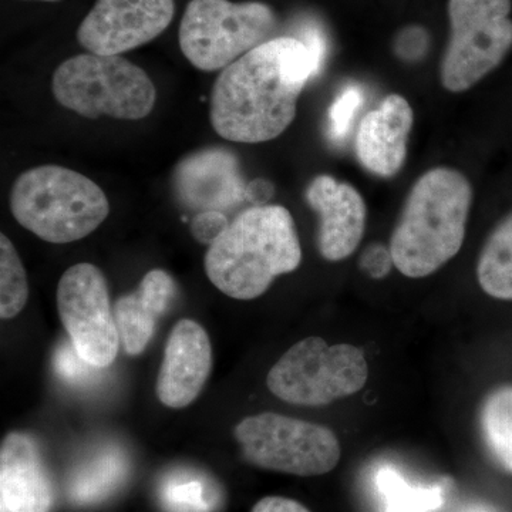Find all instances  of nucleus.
Masks as SVG:
<instances>
[{
    "mask_svg": "<svg viewBox=\"0 0 512 512\" xmlns=\"http://www.w3.org/2000/svg\"><path fill=\"white\" fill-rule=\"evenodd\" d=\"M212 370V348L200 323L181 319L171 330L158 373L156 392L170 409L190 406L204 389Z\"/></svg>",
    "mask_w": 512,
    "mask_h": 512,
    "instance_id": "ddd939ff",
    "label": "nucleus"
},
{
    "mask_svg": "<svg viewBox=\"0 0 512 512\" xmlns=\"http://www.w3.org/2000/svg\"><path fill=\"white\" fill-rule=\"evenodd\" d=\"M275 28V12L266 3L191 0L178 39L192 66L215 72L268 42Z\"/></svg>",
    "mask_w": 512,
    "mask_h": 512,
    "instance_id": "423d86ee",
    "label": "nucleus"
},
{
    "mask_svg": "<svg viewBox=\"0 0 512 512\" xmlns=\"http://www.w3.org/2000/svg\"><path fill=\"white\" fill-rule=\"evenodd\" d=\"M477 278L491 298L512 301V214L485 241L478 258Z\"/></svg>",
    "mask_w": 512,
    "mask_h": 512,
    "instance_id": "a211bd4d",
    "label": "nucleus"
},
{
    "mask_svg": "<svg viewBox=\"0 0 512 512\" xmlns=\"http://www.w3.org/2000/svg\"><path fill=\"white\" fill-rule=\"evenodd\" d=\"M301 262V242L291 212L281 205H262L242 211L210 245L205 272L229 298L252 301Z\"/></svg>",
    "mask_w": 512,
    "mask_h": 512,
    "instance_id": "7ed1b4c3",
    "label": "nucleus"
},
{
    "mask_svg": "<svg viewBox=\"0 0 512 512\" xmlns=\"http://www.w3.org/2000/svg\"><path fill=\"white\" fill-rule=\"evenodd\" d=\"M161 495L165 507L173 512H211L217 503L207 480L187 474H175L168 478Z\"/></svg>",
    "mask_w": 512,
    "mask_h": 512,
    "instance_id": "5701e85b",
    "label": "nucleus"
},
{
    "mask_svg": "<svg viewBox=\"0 0 512 512\" xmlns=\"http://www.w3.org/2000/svg\"><path fill=\"white\" fill-rule=\"evenodd\" d=\"M322 66L298 37L269 39L218 76L211 93L212 127L234 143L274 140L295 120L299 96Z\"/></svg>",
    "mask_w": 512,
    "mask_h": 512,
    "instance_id": "f257e3e1",
    "label": "nucleus"
},
{
    "mask_svg": "<svg viewBox=\"0 0 512 512\" xmlns=\"http://www.w3.org/2000/svg\"><path fill=\"white\" fill-rule=\"evenodd\" d=\"M309 207L319 215L318 248L329 262L355 254L365 235L367 208L360 192L330 175L313 178L306 190Z\"/></svg>",
    "mask_w": 512,
    "mask_h": 512,
    "instance_id": "f8f14e48",
    "label": "nucleus"
},
{
    "mask_svg": "<svg viewBox=\"0 0 512 512\" xmlns=\"http://www.w3.org/2000/svg\"><path fill=\"white\" fill-rule=\"evenodd\" d=\"M365 352L348 343L328 345L322 338L295 343L266 377L269 392L296 406H325L365 387Z\"/></svg>",
    "mask_w": 512,
    "mask_h": 512,
    "instance_id": "0eeeda50",
    "label": "nucleus"
},
{
    "mask_svg": "<svg viewBox=\"0 0 512 512\" xmlns=\"http://www.w3.org/2000/svg\"><path fill=\"white\" fill-rule=\"evenodd\" d=\"M2 512H49L52 483L32 437L10 433L0 448Z\"/></svg>",
    "mask_w": 512,
    "mask_h": 512,
    "instance_id": "dca6fc26",
    "label": "nucleus"
},
{
    "mask_svg": "<svg viewBox=\"0 0 512 512\" xmlns=\"http://www.w3.org/2000/svg\"><path fill=\"white\" fill-rule=\"evenodd\" d=\"M174 185L180 200L194 210H231L247 201L237 157L224 148L185 157L175 168Z\"/></svg>",
    "mask_w": 512,
    "mask_h": 512,
    "instance_id": "4468645a",
    "label": "nucleus"
},
{
    "mask_svg": "<svg viewBox=\"0 0 512 512\" xmlns=\"http://www.w3.org/2000/svg\"><path fill=\"white\" fill-rule=\"evenodd\" d=\"M228 227L229 221L224 212L215 210L201 211L191 221L190 231L192 237L197 239L198 242L210 247L224 234L225 229Z\"/></svg>",
    "mask_w": 512,
    "mask_h": 512,
    "instance_id": "a878e982",
    "label": "nucleus"
},
{
    "mask_svg": "<svg viewBox=\"0 0 512 512\" xmlns=\"http://www.w3.org/2000/svg\"><path fill=\"white\" fill-rule=\"evenodd\" d=\"M251 512H311L305 505L298 503L296 500L286 497H271L262 498L254 505Z\"/></svg>",
    "mask_w": 512,
    "mask_h": 512,
    "instance_id": "cd10ccee",
    "label": "nucleus"
},
{
    "mask_svg": "<svg viewBox=\"0 0 512 512\" xmlns=\"http://www.w3.org/2000/svg\"><path fill=\"white\" fill-rule=\"evenodd\" d=\"M55 99L86 119L143 120L156 106V86L141 67L121 56L84 53L57 67Z\"/></svg>",
    "mask_w": 512,
    "mask_h": 512,
    "instance_id": "39448f33",
    "label": "nucleus"
},
{
    "mask_svg": "<svg viewBox=\"0 0 512 512\" xmlns=\"http://www.w3.org/2000/svg\"><path fill=\"white\" fill-rule=\"evenodd\" d=\"M275 188L268 180H254L247 184V201L254 204V207H262L268 204L274 197Z\"/></svg>",
    "mask_w": 512,
    "mask_h": 512,
    "instance_id": "c85d7f7f",
    "label": "nucleus"
},
{
    "mask_svg": "<svg viewBox=\"0 0 512 512\" xmlns=\"http://www.w3.org/2000/svg\"><path fill=\"white\" fill-rule=\"evenodd\" d=\"M393 264L392 254L382 247L369 248L363 256V266L369 271V274L375 278H382L389 272L390 265Z\"/></svg>",
    "mask_w": 512,
    "mask_h": 512,
    "instance_id": "bb28decb",
    "label": "nucleus"
},
{
    "mask_svg": "<svg viewBox=\"0 0 512 512\" xmlns=\"http://www.w3.org/2000/svg\"><path fill=\"white\" fill-rule=\"evenodd\" d=\"M363 103V94L357 87H349L339 94L329 110V136L340 141L348 136L350 124Z\"/></svg>",
    "mask_w": 512,
    "mask_h": 512,
    "instance_id": "b1692460",
    "label": "nucleus"
},
{
    "mask_svg": "<svg viewBox=\"0 0 512 512\" xmlns=\"http://www.w3.org/2000/svg\"><path fill=\"white\" fill-rule=\"evenodd\" d=\"M126 470L123 454L106 450L77 471L70 483V497L77 504L97 503L116 490Z\"/></svg>",
    "mask_w": 512,
    "mask_h": 512,
    "instance_id": "aec40b11",
    "label": "nucleus"
},
{
    "mask_svg": "<svg viewBox=\"0 0 512 512\" xmlns=\"http://www.w3.org/2000/svg\"><path fill=\"white\" fill-rule=\"evenodd\" d=\"M471 204L473 188L460 171L437 167L421 175L390 239L400 274L426 278L450 262L463 247Z\"/></svg>",
    "mask_w": 512,
    "mask_h": 512,
    "instance_id": "f03ea898",
    "label": "nucleus"
},
{
    "mask_svg": "<svg viewBox=\"0 0 512 512\" xmlns=\"http://www.w3.org/2000/svg\"><path fill=\"white\" fill-rule=\"evenodd\" d=\"M413 123L409 101L400 94H389L360 121L356 136L359 163L377 177H394L406 161Z\"/></svg>",
    "mask_w": 512,
    "mask_h": 512,
    "instance_id": "2eb2a0df",
    "label": "nucleus"
},
{
    "mask_svg": "<svg viewBox=\"0 0 512 512\" xmlns=\"http://www.w3.org/2000/svg\"><path fill=\"white\" fill-rule=\"evenodd\" d=\"M480 426L495 460L512 471V386L498 387L485 397Z\"/></svg>",
    "mask_w": 512,
    "mask_h": 512,
    "instance_id": "6ab92c4d",
    "label": "nucleus"
},
{
    "mask_svg": "<svg viewBox=\"0 0 512 512\" xmlns=\"http://www.w3.org/2000/svg\"><path fill=\"white\" fill-rule=\"evenodd\" d=\"M174 12V0H97L77 40L89 53L120 56L160 36Z\"/></svg>",
    "mask_w": 512,
    "mask_h": 512,
    "instance_id": "9b49d317",
    "label": "nucleus"
},
{
    "mask_svg": "<svg viewBox=\"0 0 512 512\" xmlns=\"http://www.w3.org/2000/svg\"><path fill=\"white\" fill-rule=\"evenodd\" d=\"M511 0H448L450 42L440 80L463 93L497 69L512 49Z\"/></svg>",
    "mask_w": 512,
    "mask_h": 512,
    "instance_id": "6e6552de",
    "label": "nucleus"
},
{
    "mask_svg": "<svg viewBox=\"0 0 512 512\" xmlns=\"http://www.w3.org/2000/svg\"><path fill=\"white\" fill-rule=\"evenodd\" d=\"M55 369L60 377H63L67 382L79 383L86 382L90 375H92V369H97V367L89 365V363L77 353L72 340H70V343L63 342L60 348L57 349L55 355Z\"/></svg>",
    "mask_w": 512,
    "mask_h": 512,
    "instance_id": "393cba45",
    "label": "nucleus"
},
{
    "mask_svg": "<svg viewBox=\"0 0 512 512\" xmlns=\"http://www.w3.org/2000/svg\"><path fill=\"white\" fill-rule=\"evenodd\" d=\"M15 220L37 238L69 244L92 234L109 217L110 204L86 175L42 165L20 174L10 192Z\"/></svg>",
    "mask_w": 512,
    "mask_h": 512,
    "instance_id": "20e7f679",
    "label": "nucleus"
},
{
    "mask_svg": "<svg viewBox=\"0 0 512 512\" xmlns=\"http://www.w3.org/2000/svg\"><path fill=\"white\" fill-rule=\"evenodd\" d=\"M175 282L163 269H153L144 276L137 291L128 293L114 305V316L124 350L140 355L156 332L158 319L173 302Z\"/></svg>",
    "mask_w": 512,
    "mask_h": 512,
    "instance_id": "f3484780",
    "label": "nucleus"
},
{
    "mask_svg": "<svg viewBox=\"0 0 512 512\" xmlns=\"http://www.w3.org/2000/svg\"><path fill=\"white\" fill-rule=\"evenodd\" d=\"M234 437L252 466L292 476H323L342 456L338 437L328 427L282 414L245 417Z\"/></svg>",
    "mask_w": 512,
    "mask_h": 512,
    "instance_id": "1a4fd4ad",
    "label": "nucleus"
},
{
    "mask_svg": "<svg viewBox=\"0 0 512 512\" xmlns=\"http://www.w3.org/2000/svg\"><path fill=\"white\" fill-rule=\"evenodd\" d=\"M57 309L74 349L89 365H113L120 333L106 276L89 262L73 265L57 286Z\"/></svg>",
    "mask_w": 512,
    "mask_h": 512,
    "instance_id": "9d476101",
    "label": "nucleus"
},
{
    "mask_svg": "<svg viewBox=\"0 0 512 512\" xmlns=\"http://www.w3.org/2000/svg\"><path fill=\"white\" fill-rule=\"evenodd\" d=\"M39 2H59V0H39Z\"/></svg>",
    "mask_w": 512,
    "mask_h": 512,
    "instance_id": "c756f323",
    "label": "nucleus"
},
{
    "mask_svg": "<svg viewBox=\"0 0 512 512\" xmlns=\"http://www.w3.org/2000/svg\"><path fill=\"white\" fill-rule=\"evenodd\" d=\"M376 485L386 512H433L443 505V490L439 485L416 487L394 468H382L377 473Z\"/></svg>",
    "mask_w": 512,
    "mask_h": 512,
    "instance_id": "412c9836",
    "label": "nucleus"
},
{
    "mask_svg": "<svg viewBox=\"0 0 512 512\" xmlns=\"http://www.w3.org/2000/svg\"><path fill=\"white\" fill-rule=\"evenodd\" d=\"M29 298L28 275L18 251L5 234L0 235V316H18Z\"/></svg>",
    "mask_w": 512,
    "mask_h": 512,
    "instance_id": "4be33fe9",
    "label": "nucleus"
}]
</instances>
